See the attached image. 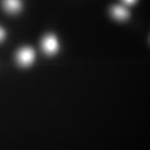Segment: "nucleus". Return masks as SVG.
Returning a JSON list of instances; mask_svg holds the SVG:
<instances>
[{"label":"nucleus","mask_w":150,"mask_h":150,"mask_svg":"<svg viewBox=\"0 0 150 150\" xmlns=\"http://www.w3.org/2000/svg\"><path fill=\"white\" fill-rule=\"evenodd\" d=\"M5 30L2 27H0V42L4 40L5 38Z\"/></svg>","instance_id":"39448f33"},{"label":"nucleus","mask_w":150,"mask_h":150,"mask_svg":"<svg viewBox=\"0 0 150 150\" xmlns=\"http://www.w3.org/2000/svg\"><path fill=\"white\" fill-rule=\"evenodd\" d=\"M137 0H122L123 2L126 5H132L134 4Z\"/></svg>","instance_id":"423d86ee"},{"label":"nucleus","mask_w":150,"mask_h":150,"mask_svg":"<svg viewBox=\"0 0 150 150\" xmlns=\"http://www.w3.org/2000/svg\"><path fill=\"white\" fill-rule=\"evenodd\" d=\"M2 6L7 12L16 13L21 10L22 2L21 0H2Z\"/></svg>","instance_id":"7ed1b4c3"},{"label":"nucleus","mask_w":150,"mask_h":150,"mask_svg":"<svg viewBox=\"0 0 150 150\" xmlns=\"http://www.w3.org/2000/svg\"><path fill=\"white\" fill-rule=\"evenodd\" d=\"M41 45L44 52L48 54H55L59 48L57 39L52 35H48L43 38Z\"/></svg>","instance_id":"f03ea898"},{"label":"nucleus","mask_w":150,"mask_h":150,"mask_svg":"<svg viewBox=\"0 0 150 150\" xmlns=\"http://www.w3.org/2000/svg\"><path fill=\"white\" fill-rule=\"evenodd\" d=\"M112 16L117 20L123 21L129 18V11L121 6H115L111 10Z\"/></svg>","instance_id":"20e7f679"},{"label":"nucleus","mask_w":150,"mask_h":150,"mask_svg":"<svg viewBox=\"0 0 150 150\" xmlns=\"http://www.w3.org/2000/svg\"><path fill=\"white\" fill-rule=\"evenodd\" d=\"M16 57L19 64L22 66H28L34 61L35 52L31 47H23L18 51Z\"/></svg>","instance_id":"f257e3e1"}]
</instances>
